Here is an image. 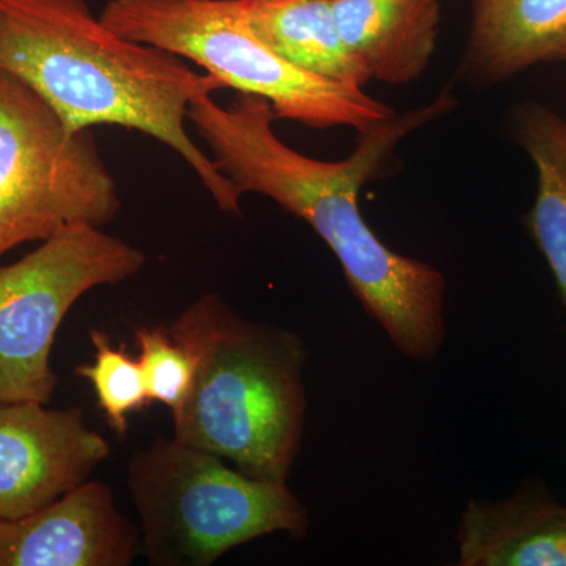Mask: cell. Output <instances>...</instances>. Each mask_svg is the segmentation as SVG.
Wrapping results in <instances>:
<instances>
[{"label":"cell","mask_w":566,"mask_h":566,"mask_svg":"<svg viewBox=\"0 0 566 566\" xmlns=\"http://www.w3.org/2000/svg\"><path fill=\"white\" fill-rule=\"evenodd\" d=\"M455 106L449 93L359 133L342 161H319L283 144L273 132L271 104L240 93L230 107L196 96L188 122L222 175L244 193L274 200L303 219L329 245L349 289L389 335L398 352L431 363L446 342V279L433 264L387 248L359 211V192L376 180L409 134Z\"/></svg>","instance_id":"cell-1"},{"label":"cell","mask_w":566,"mask_h":566,"mask_svg":"<svg viewBox=\"0 0 566 566\" xmlns=\"http://www.w3.org/2000/svg\"><path fill=\"white\" fill-rule=\"evenodd\" d=\"M0 71L39 93L70 132L115 125L167 145L223 212L241 193L186 129L196 96L223 85L182 59L123 39L87 0H0Z\"/></svg>","instance_id":"cell-2"},{"label":"cell","mask_w":566,"mask_h":566,"mask_svg":"<svg viewBox=\"0 0 566 566\" xmlns=\"http://www.w3.org/2000/svg\"><path fill=\"white\" fill-rule=\"evenodd\" d=\"M170 333L196 364L191 392L172 415L174 439L289 485L307 409L304 338L244 318L216 293L193 301Z\"/></svg>","instance_id":"cell-3"},{"label":"cell","mask_w":566,"mask_h":566,"mask_svg":"<svg viewBox=\"0 0 566 566\" xmlns=\"http://www.w3.org/2000/svg\"><path fill=\"white\" fill-rule=\"evenodd\" d=\"M128 486L153 566L212 565L252 539L277 532L301 538L311 526L289 485L253 479L174 438L133 452Z\"/></svg>","instance_id":"cell-4"},{"label":"cell","mask_w":566,"mask_h":566,"mask_svg":"<svg viewBox=\"0 0 566 566\" xmlns=\"http://www.w3.org/2000/svg\"><path fill=\"white\" fill-rule=\"evenodd\" d=\"M99 18L123 39L196 63L223 88L266 99L275 120L364 133L397 115L359 85L285 61L252 32L234 0H109Z\"/></svg>","instance_id":"cell-5"},{"label":"cell","mask_w":566,"mask_h":566,"mask_svg":"<svg viewBox=\"0 0 566 566\" xmlns=\"http://www.w3.org/2000/svg\"><path fill=\"white\" fill-rule=\"evenodd\" d=\"M120 207L92 129L70 132L39 93L0 71V259L73 223L107 226Z\"/></svg>","instance_id":"cell-6"},{"label":"cell","mask_w":566,"mask_h":566,"mask_svg":"<svg viewBox=\"0 0 566 566\" xmlns=\"http://www.w3.org/2000/svg\"><path fill=\"white\" fill-rule=\"evenodd\" d=\"M147 255L103 227L73 223L0 266V401L52 400L55 335L85 293L134 277Z\"/></svg>","instance_id":"cell-7"},{"label":"cell","mask_w":566,"mask_h":566,"mask_svg":"<svg viewBox=\"0 0 566 566\" xmlns=\"http://www.w3.org/2000/svg\"><path fill=\"white\" fill-rule=\"evenodd\" d=\"M111 446L81 408L0 401V520H20L87 482Z\"/></svg>","instance_id":"cell-8"},{"label":"cell","mask_w":566,"mask_h":566,"mask_svg":"<svg viewBox=\"0 0 566 566\" xmlns=\"http://www.w3.org/2000/svg\"><path fill=\"white\" fill-rule=\"evenodd\" d=\"M140 535L109 486L87 480L20 520H0V566H128Z\"/></svg>","instance_id":"cell-9"},{"label":"cell","mask_w":566,"mask_h":566,"mask_svg":"<svg viewBox=\"0 0 566 566\" xmlns=\"http://www.w3.org/2000/svg\"><path fill=\"white\" fill-rule=\"evenodd\" d=\"M457 539L461 566H566V505L527 479L509 497L469 502Z\"/></svg>","instance_id":"cell-10"},{"label":"cell","mask_w":566,"mask_h":566,"mask_svg":"<svg viewBox=\"0 0 566 566\" xmlns=\"http://www.w3.org/2000/svg\"><path fill=\"white\" fill-rule=\"evenodd\" d=\"M346 50L371 80L403 85L419 80L436 52L441 0H333Z\"/></svg>","instance_id":"cell-11"},{"label":"cell","mask_w":566,"mask_h":566,"mask_svg":"<svg viewBox=\"0 0 566 566\" xmlns=\"http://www.w3.org/2000/svg\"><path fill=\"white\" fill-rule=\"evenodd\" d=\"M566 62V0H472L463 70L479 84Z\"/></svg>","instance_id":"cell-12"},{"label":"cell","mask_w":566,"mask_h":566,"mask_svg":"<svg viewBox=\"0 0 566 566\" xmlns=\"http://www.w3.org/2000/svg\"><path fill=\"white\" fill-rule=\"evenodd\" d=\"M266 46L297 69L324 80L365 87L370 74L346 50L333 0H234Z\"/></svg>","instance_id":"cell-13"},{"label":"cell","mask_w":566,"mask_h":566,"mask_svg":"<svg viewBox=\"0 0 566 566\" xmlns=\"http://www.w3.org/2000/svg\"><path fill=\"white\" fill-rule=\"evenodd\" d=\"M516 139L538 172L527 227L566 307V120L542 104H524L517 111Z\"/></svg>","instance_id":"cell-14"},{"label":"cell","mask_w":566,"mask_h":566,"mask_svg":"<svg viewBox=\"0 0 566 566\" xmlns=\"http://www.w3.org/2000/svg\"><path fill=\"white\" fill-rule=\"evenodd\" d=\"M91 340L93 364L80 365L74 375L92 382L98 408L115 434L123 438L128 433L129 416L151 403L139 359L125 345H114L102 329H92Z\"/></svg>","instance_id":"cell-15"},{"label":"cell","mask_w":566,"mask_h":566,"mask_svg":"<svg viewBox=\"0 0 566 566\" xmlns=\"http://www.w3.org/2000/svg\"><path fill=\"white\" fill-rule=\"evenodd\" d=\"M139 345V359L150 401L166 405L177 412L192 389V354L182 346L167 326H144L134 334Z\"/></svg>","instance_id":"cell-16"}]
</instances>
